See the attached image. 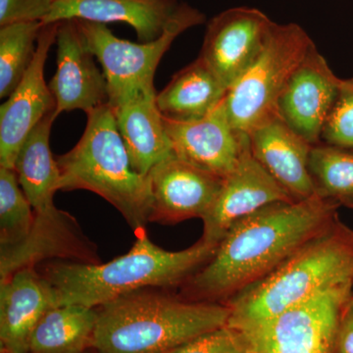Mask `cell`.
I'll list each match as a JSON object with an SVG mask.
<instances>
[{
  "mask_svg": "<svg viewBox=\"0 0 353 353\" xmlns=\"http://www.w3.org/2000/svg\"><path fill=\"white\" fill-rule=\"evenodd\" d=\"M340 204L319 194L275 202L241 218L214 256L183 283V299L226 303L263 280L338 219Z\"/></svg>",
  "mask_w": 353,
  "mask_h": 353,
  "instance_id": "cell-1",
  "label": "cell"
},
{
  "mask_svg": "<svg viewBox=\"0 0 353 353\" xmlns=\"http://www.w3.org/2000/svg\"><path fill=\"white\" fill-rule=\"evenodd\" d=\"M216 248L199 240L187 250L168 252L143 231L129 252L108 263L53 262L41 275L57 290L60 305L99 308L138 290L183 284L214 256Z\"/></svg>",
  "mask_w": 353,
  "mask_h": 353,
  "instance_id": "cell-2",
  "label": "cell"
},
{
  "mask_svg": "<svg viewBox=\"0 0 353 353\" xmlns=\"http://www.w3.org/2000/svg\"><path fill=\"white\" fill-rule=\"evenodd\" d=\"M97 309V353H167L226 326V303L190 301L145 289Z\"/></svg>",
  "mask_w": 353,
  "mask_h": 353,
  "instance_id": "cell-3",
  "label": "cell"
},
{
  "mask_svg": "<svg viewBox=\"0 0 353 353\" xmlns=\"http://www.w3.org/2000/svg\"><path fill=\"white\" fill-rule=\"evenodd\" d=\"M353 284V230L336 219L270 275L226 304L234 328L269 319L334 285Z\"/></svg>",
  "mask_w": 353,
  "mask_h": 353,
  "instance_id": "cell-4",
  "label": "cell"
},
{
  "mask_svg": "<svg viewBox=\"0 0 353 353\" xmlns=\"http://www.w3.org/2000/svg\"><path fill=\"white\" fill-rule=\"evenodd\" d=\"M82 138L57 158L61 190L94 192L117 209L137 234L150 222L152 199L148 176L132 168L109 104L87 113Z\"/></svg>",
  "mask_w": 353,
  "mask_h": 353,
  "instance_id": "cell-5",
  "label": "cell"
},
{
  "mask_svg": "<svg viewBox=\"0 0 353 353\" xmlns=\"http://www.w3.org/2000/svg\"><path fill=\"white\" fill-rule=\"evenodd\" d=\"M313 44L296 23L273 22L259 57L223 99L228 120L236 131L250 134L278 117L281 95Z\"/></svg>",
  "mask_w": 353,
  "mask_h": 353,
  "instance_id": "cell-6",
  "label": "cell"
},
{
  "mask_svg": "<svg viewBox=\"0 0 353 353\" xmlns=\"http://www.w3.org/2000/svg\"><path fill=\"white\" fill-rule=\"evenodd\" d=\"M204 19L196 9L181 4L162 36L150 43L125 41L106 25L76 20L85 46L101 62L108 81L109 105L114 108L141 95L155 94V71L165 52L183 32Z\"/></svg>",
  "mask_w": 353,
  "mask_h": 353,
  "instance_id": "cell-7",
  "label": "cell"
},
{
  "mask_svg": "<svg viewBox=\"0 0 353 353\" xmlns=\"http://www.w3.org/2000/svg\"><path fill=\"white\" fill-rule=\"evenodd\" d=\"M352 294V283L334 285L277 316L236 329L252 353H334L341 315Z\"/></svg>",
  "mask_w": 353,
  "mask_h": 353,
  "instance_id": "cell-8",
  "label": "cell"
},
{
  "mask_svg": "<svg viewBox=\"0 0 353 353\" xmlns=\"http://www.w3.org/2000/svg\"><path fill=\"white\" fill-rule=\"evenodd\" d=\"M272 24L259 9H228L208 23L199 57L228 90L259 57Z\"/></svg>",
  "mask_w": 353,
  "mask_h": 353,
  "instance_id": "cell-9",
  "label": "cell"
},
{
  "mask_svg": "<svg viewBox=\"0 0 353 353\" xmlns=\"http://www.w3.org/2000/svg\"><path fill=\"white\" fill-rule=\"evenodd\" d=\"M58 23L44 25L37 43L36 55L18 87L0 108V167L14 169L18 153L30 132L57 102L44 81V65L57 41Z\"/></svg>",
  "mask_w": 353,
  "mask_h": 353,
  "instance_id": "cell-10",
  "label": "cell"
},
{
  "mask_svg": "<svg viewBox=\"0 0 353 353\" xmlns=\"http://www.w3.org/2000/svg\"><path fill=\"white\" fill-rule=\"evenodd\" d=\"M77 263H101L97 246L83 233L75 218L57 206L34 212L29 234L18 245L0 248V282L46 259Z\"/></svg>",
  "mask_w": 353,
  "mask_h": 353,
  "instance_id": "cell-11",
  "label": "cell"
},
{
  "mask_svg": "<svg viewBox=\"0 0 353 353\" xmlns=\"http://www.w3.org/2000/svg\"><path fill=\"white\" fill-rule=\"evenodd\" d=\"M290 201H296L255 159L248 141L234 170L223 178L219 194L202 219L201 240L218 246L236 221L269 204Z\"/></svg>",
  "mask_w": 353,
  "mask_h": 353,
  "instance_id": "cell-12",
  "label": "cell"
},
{
  "mask_svg": "<svg viewBox=\"0 0 353 353\" xmlns=\"http://www.w3.org/2000/svg\"><path fill=\"white\" fill-rule=\"evenodd\" d=\"M341 81L313 44L281 95L279 117L311 145H318Z\"/></svg>",
  "mask_w": 353,
  "mask_h": 353,
  "instance_id": "cell-13",
  "label": "cell"
},
{
  "mask_svg": "<svg viewBox=\"0 0 353 353\" xmlns=\"http://www.w3.org/2000/svg\"><path fill=\"white\" fill-rule=\"evenodd\" d=\"M152 199L150 222L174 224L208 214L222 187L223 178L174 155L148 174Z\"/></svg>",
  "mask_w": 353,
  "mask_h": 353,
  "instance_id": "cell-14",
  "label": "cell"
},
{
  "mask_svg": "<svg viewBox=\"0 0 353 353\" xmlns=\"http://www.w3.org/2000/svg\"><path fill=\"white\" fill-rule=\"evenodd\" d=\"M57 43V73L48 85L57 102V118L66 111L88 113L108 104V81L85 46L76 20L59 22Z\"/></svg>",
  "mask_w": 353,
  "mask_h": 353,
  "instance_id": "cell-15",
  "label": "cell"
},
{
  "mask_svg": "<svg viewBox=\"0 0 353 353\" xmlns=\"http://www.w3.org/2000/svg\"><path fill=\"white\" fill-rule=\"evenodd\" d=\"M222 102L202 119L192 122L163 119L175 157L225 178L238 164L250 137L232 127Z\"/></svg>",
  "mask_w": 353,
  "mask_h": 353,
  "instance_id": "cell-16",
  "label": "cell"
},
{
  "mask_svg": "<svg viewBox=\"0 0 353 353\" xmlns=\"http://www.w3.org/2000/svg\"><path fill=\"white\" fill-rule=\"evenodd\" d=\"M58 305L57 290L34 268L22 269L0 282L1 353H28L32 331Z\"/></svg>",
  "mask_w": 353,
  "mask_h": 353,
  "instance_id": "cell-17",
  "label": "cell"
},
{
  "mask_svg": "<svg viewBox=\"0 0 353 353\" xmlns=\"http://www.w3.org/2000/svg\"><path fill=\"white\" fill-rule=\"evenodd\" d=\"M180 6L176 0H53L43 24L65 20L126 23L139 43H150L162 36Z\"/></svg>",
  "mask_w": 353,
  "mask_h": 353,
  "instance_id": "cell-18",
  "label": "cell"
},
{
  "mask_svg": "<svg viewBox=\"0 0 353 353\" xmlns=\"http://www.w3.org/2000/svg\"><path fill=\"white\" fill-rule=\"evenodd\" d=\"M253 157L296 201L315 196L309 170L313 145L276 117L248 134Z\"/></svg>",
  "mask_w": 353,
  "mask_h": 353,
  "instance_id": "cell-19",
  "label": "cell"
},
{
  "mask_svg": "<svg viewBox=\"0 0 353 353\" xmlns=\"http://www.w3.org/2000/svg\"><path fill=\"white\" fill-rule=\"evenodd\" d=\"M157 92L143 94L112 108L134 170L148 176L153 167L174 157Z\"/></svg>",
  "mask_w": 353,
  "mask_h": 353,
  "instance_id": "cell-20",
  "label": "cell"
},
{
  "mask_svg": "<svg viewBox=\"0 0 353 353\" xmlns=\"http://www.w3.org/2000/svg\"><path fill=\"white\" fill-rule=\"evenodd\" d=\"M227 88L201 58L181 70L157 95L158 110L165 119L192 122L202 119L220 105Z\"/></svg>",
  "mask_w": 353,
  "mask_h": 353,
  "instance_id": "cell-21",
  "label": "cell"
},
{
  "mask_svg": "<svg viewBox=\"0 0 353 353\" xmlns=\"http://www.w3.org/2000/svg\"><path fill=\"white\" fill-rule=\"evenodd\" d=\"M55 112L46 115L23 143L14 170L34 212L54 208L55 192L61 190V173L50 150L51 127Z\"/></svg>",
  "mask_w": 353,
  "mask_h": 353,
  "instance_id": "cell-22",
  "label": "cell"
},
{
  "mask_svg": "<svg viewBox=\"0 0 353 353\" xmlns=\"http://www.w3.org/2000/svg\"><path fill=\"white\" fill-rule=\"evenodd\" d=\"M97 323V308L55 306L32 331L28 353H85L92 348Z\"/></svg>",
  "mask_w": 353,
  "mask_h": 353,
  "instance_id": "cell-23",
  "label": "cell"
},
{
  "mask_svg": "<svg viewBox=\"0 0 353 353\" xmlns=\"http://www.w3.org/2000/svg\"><path fill=\"white\" fill-rule=\"evenodd\" d=\"M309 170L316 194L353 208V150L330 145H313Z\"/></svg>",
  "mask_w": 353,
  "mask_h": 353,
  "instance_id": "cell-24",
  "label": "cell"
},
{
  "mask_svg": "<svg viewBox=\"0 0 353 353\" xmlns=\"http://www.w3.org/2000/svg\"><path fill=\"white\" fill-rule=\"evenodd\" d=\"M41 22L16 23L0 29V97H10L36 55Z\"/></svg>",
  "mask_w": 353,
  "mask_h": 353,
  "instance_id": "cell-25",
  "label": "cell"
},
{
  "mask_svg": "<svg viewBox=\"0 0 353 353\" xmlns=\"http://www.w3.org/2000/svg\"><path fill=\"white\" fill-rule=\"evenodd\" d=\"M34 219V209L21 188L17 173L0 167V248L24 241Z\"/></svg>",
  "mask_w": 353,
  "mask_h": 353,
  "instance_id": "cell-26",
  "label": "cell"
},
{
  "mask_svg": "<svg viewBox=\"0 0 353 353\" xmlns=\"http://www.w3.org/2000/svg\"><path fill=\"white\" fill-rule=\"evenodd\" d=\"M167 353H252V350L245 334L227 324Z\"/></svg>",
  "mask_w": 353,
  "mask_h": 353,
  "instance_id": "cell-27",
  "label": "cell"
},
{
  "mask_svg": "<svg viewBox=\"0 0 353 353\" xmlns=\"http://www.w3.org/2000/svg\"><path fill=\"white\" fill-rule=\"evenodd\" d=\"M321 138L326 145L353 150V90L343 87L330 112Z\"/></svg>",
  "mask_w": 353,
  "mask_h": 353,
  "instance_id": "cell-28",
  "label": "cell"
},
{
  "mask_svg": "<svg viewBox=\"0 0 353 353\" xmlns=\"http://www.w3.org/2000/svg\"><path fill=\"white\" fill-rule=\"evenodd\" d=\"M53 0H0V26L16 23H43Z\"/></svg>",
  "mask_w": 353,
  "mask_h": 353,
  "instance_id": "cell-29",
  "label": "cell"
},
{
  "mask_svg": "<svg viewBox=\"0 0 353 353\" xmlns=\"http://www.w3.org/2000/svg\"><path fill=\"white\" fill-rule=\"evenodd\" d=\"M334 353H353V299L343 308L336 332Z\"/></svg>",
  "mask_w": 353,
  "mask_h": 353,
  "instance_id": "cell-30",
  "label": "cell"
},
{
  "mask_svg": "<svg viewBox=\"0 0 353 353\" xmlns=\"http://www.w3.org/2000/svg\"><path fill=\"white\" fill-rule=\"evenodd\" d=\"M343 85L353 90V77L350 79H343Z\"/></svg>",
  "mask_w": 353,
  "mask_h": 353,
  "instance_id": "cell-31",
  "label": "cell"
},
{
  "mask_svg": "<svg viewBox=\"0 0 353 353\" xmlns=\"http://www.w3.org/2000/svg\"><path fill=\"white\" fill-rule=\"evenodd\" d=\"M85 353H97V352H95L94 350H92H92H88V352H85Z\"/></svg>",
  "mask_w": 353,
  "mask_h": 353,
  "instance_id": "cell-32",
  "label": "cell"
},
{
  "mask_svg": "<svg viewBox=\"0 0 353 353\" xmlns=\"http://www.w3.org/2000/svg\"><path fill=\"white\" fill-rule=\"evenodd\" d=\"M352 299H353V294H352Z\"/></svg>",
  "mask_w": 353,
  "mask_h": 353,
  "instance_id": "cell-33",
  "label": "cell"
},
{
  "mask_svg": "<svg viewBox=\"0 0 353 353\" xmlns=\"http://www.w3.org/2000/svg\"></svg>",
  "mask_w": 353,
  "mask_h": 353,
  "instance_id": "cell-34",
  "label": "cell"
}]
</instances>
